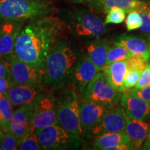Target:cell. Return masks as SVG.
<instances>
[{"label":"cell","instance_id":"obj_38","mask_svg":"<svg viewBox=\"0 0 150 150\" xmlns=\"http://www.w3.org/2000/svg\"><path fill=\"white\" fill-rule=\"evenodd\" d=\"M34 1H36L40 3H45V4H47V2L50 0H34Z\"/></svg>","mask_w":150,"mask_h":150},{"label":"cell","instance_id":"obj_10","mask_svg":"<svg viewBox=\"0 0 150 150\" xmlns=\"http://www.w3.org/2000/svg\"><path fill=\"white\" fill-rule=\"evenodd\" d=\"M7 60L12 82L24 85H40L43 81L44 70L28 64L14 55Z\"/></svg>","mask_w":150,"mask_h":150},{"label":"cell","instance_id":"obj_12","mask_svg":"<svg viewBox=\"0 0 150 150\" xmlns=\"http://www.w3.org/2000/svg\"><path fill=\"white\" fill-rule=\"evenodd\" d=\"M42 93L40 85H24L11 81L6 96L14 107L31 104Z\"/></svg>","mask_w":150,"mask_h":150},{"label":"cell","instance_id":"obj_2","mask_svg":"<svg viewBox=\"0 0 150 150\" xmlns=\"http://www.w3.org/2000/svg\"><path fill=\"white\" fill-rule=\"evenodd\" d=\"M77 61L78 56L73 49L68 45L60 43L47 58L43 82L52 88L63 86L70 78Z\"/></svg>","mask_w":150,"mask_h":150},{"label":"cell","instance_id":"obj_29","mask_svg":"<svg viewBox=\"0 0 150 150\" xmlns=\"http://www.w3.org/2000/svg\"><path fill=\"white\" fill-rule=\"evenodd\" d=\"M127 61L129 70H138L142 72L149 64V60L136 54H134L128 59H127Z\"/></svg>","mask_w":150,"mask_h":150},{"label":"cell","instance_id":"obj_20","mask_svg":"<svg viewBox=\"0 0 150 150\" xmlns=\"http://www.w3.org/2000/svg\"><path fill=\"white\" fill-rule=\"evenodd\" d=\"M109 44L106 40H95L86 47L87 56L99 71H103L106 66Z\"/></svg>","mask_w":150,"mask_h":150},{"label":"cell","instance_id":"obj_28","mask_svg":"<svg viewBox=\"0 0 150 150\" xmlns=\"http://www.w3.org/2000/svg\"><path fill=\"white\" fill-rule=\"evenodd\" d=\"M106 20H105V24H120L124 22L125 19V10L120 8H112L110 9L107 13Z\"/></svg>","mask_w":150,"mask_h":150},{"label":"cell","instance_id":"obj_15","mask_svg":"<svg viewBox=\"0 0 150 150\" xmlns=\"http://www.w3.org/2000/svg\"><path fill=\"white\" fill-rule=\"evenodd\" d=\"M23 22H6L0 27V58L8 59L13 55L16 38Z\"/></svg>","mask_w":150,"mask_h":150},{"label":"cell","instance_id":"obj_25","mask_svg":"<svg viewBox=\"0 0 150 150\" xmlns=\"http://www.w3.org/2000/svg\"><path fill=\"white\" fill-rule=\"evenodd\" d=\"M19 150H40L42 149L39 142L37 132L30 131L26 135L19 145Z\"/></svg>","mask_w":150,"mask_h":150},{"label":"cell","instance_id":"obj_32","mask_svg":"<svg viewBox=\"0 0 150 150\" xmlns=\"http://www.w3.org/2000/svg\"><path fill=\"white\" fill-rule=\"evenodd\" d=\"M150 85V63L142 72L139 81L134 88H142Z\"/></svg>","mask_w":150,"mask_h":150},{"label":"cell","instance_id":"obj_7","mask_svg":"<svg viewBox=\"0 0 150 150\" xmlns=\"http://www.w3.org/2000/svg\"><path fill=\"white\" fill-rule=\"evenodd\" d=\"M69 26L75 35L81 38H97L106 33V24L93 13L86 9L72 11L68 16Z\"/></svg>","mask_w":150,"mask_h":150},{"label":"cell","instance_id":"obj_30","mask_svg":"<svg viewBox=\"0 0 150 150\" xmlns=\"http://www.w3.org/2000/svg\"><path fill=\"white\" fill-rule=\"evenodd\" d=\"M142 25V19L138 11H133L129 13L126 19L127 31H131L140 29Z\"/></svg>","mask_w":150,"mask_h":150},{"label":"cell","instance_id":"obj_8","mask_svg":"<svg viewBox=\"0 0 150 150\" xmlns=\"http://www.w3.org/2000/svg\"><path fill=\"white\" fill-rule=\"evenodd\" d=\"M57 100L53 95L42 93L33 102L31 131L57 125Z\"/></svg>","mask_w":150,"mask_h":150},{"label":"cell","instance_id":"obj_39","mask_svg":"<svg viewBox=\"0 0 150 150\" xmlns=\"http://www.w3.org/2000/svg\"><path fill=\"white\" fill-rule=\"evenodd\" d=\"M148 45H149V54H150V37L149 38V41H148Z\"/></svg>","mask_w":150,"mask_h":150},{"label":"cell","instance_id":"obj_19","mask_svg":"<svg viewBox=\"0 0 150 150\" xmlns=\"http://www.w3.org/2000/svg\"><path fill=\"white\" fill-rule=\"evenodd\" d=\"M113 43L125 47L131 54L140 55L147 60L150 59L148 42L143 38L123 34L118 37Z\"/></svg>","mask_w":150,"mask_h":150},{"label":"cell","instance_id":"obj_4","mask_svg":"<svg viewBox=\"0 0 150 150\" xmlns=\"http://www.w3.org/2000/svg\"><path fill=\"white\" fill-rule=\"evenodd\" d=\"M79 102L78 93L68 88L57 100L58 124L72 134L82 136L80 127Z\"/></svg>","mask_w":150,"mask_h":150},{"label":"cell","instance_id":"obj_31","mask_svg":"<svg viewBox=\"0 0 150 150\" xmlns=\"http://www.w3.org/2000/svg\"><path fill=\"white\" fill-rule=\"evenodd\" d=\"M142 73V71L140 70H128L123 84L124 92L135 87V86L139 81Z\"/></svg>","mask_w":150,"mask_h":150},{"label":"cell","instance_id":"obj_17","mask_svg":"<svg viewBox=\"0 0 150 150\" xmlns=\"http://www.w3.org/2000/svg\"><path fill=\"white\" fill-rule=\"evenodd\" d=\"M125 131L130 138L134 149L141 147L150 134V120H140L129 117L126 114V127Z\"/></svg>","mask_w":150,"mask_h":150},{"label":"cell","instance_id":"obj_34","mask_svg":"<svg viewBox=\"0 0 150 150\" xmlns=\"http://www.w3.org/2000/svg\"><path fill=\"white\" fill-rule=\"evenodd\" d=\"M72 2L88 6L89 8L97 11H102V0H70Z\"/></svg>","mask_w":150,"mask_h":150},{"label":"cell","instance_id":"obj_33","mask_svg":"<svg viewBox=\"0 0 150 150\" xmlns=\"http://www.w3.org/2000/svg\"><path fill=\"white\" fill-rule=\"evenodd\" d=\"M131 93H133L137 96L140 98L145 99L147 102H150V85L146 87L142 88H132L129 89Z\"/></svg>","mask_w":150,"mask_h":150},{"label":"cell","instance_id":"obj_9","mask_svg":"<svg viewBox=\"0 0 150 150\" xmlns=\"http://www.w3.org/2000/svg\"><path fill=\"white\" fill-rule=\"evenodd\" d=\"M125 127L126 112L122 106L115 105L110 108L83 136L87 138H93L108 133L125 131Z\"/></svg>","mask_w":150,"mask_h":150},{"label":"cell","instance_id":"obj_14","mask_svg":"<svg viewBox=\"0 0 150 150\" xmlns=\"http://www.w3.org/2000/svg\"><path fill=\"white\" fill-rule=\"evenodd\" d=\"M32 111L33 103H31L19 106L13 112L9 132L18 138L20 142L31 131Z\"/></svg>","mask_w":150,"mask_h":150},{"label":"cell","instance_id":"obj_27","mask_svg":"<svg viewBox=\"0 0 150 150\" xmlns=\"http://www.w3.org/2000/svg\"><path fill=\"white\" fill-rule=\"evenodd\" d=\"M142 19V25L140 28L141 33L147 38L150 37V5L144 2L138 10Z\"/></svg>","mask_w":150,"mask_h":150},{"label":"cell","instance_id":"obj_13","mask_svg":"<svg viewBox=\"0 0 150 150\" xmlns=\"http://www.w3.org/2000/svg\"><path fill=\"white\" fill-rule=\"evenodd\" d=\"M99 72L88 56L77 61L71 74L70 79L72 85L80 95Z\"/></svg>","mask_w":150,"mask_h":150},{"label":"cell","instance_id":"obj_6","mask_svg":"<svg viewBox=\"0 0 150 150\" xmlns=\"http://www.w3.org/2000/svg\"><path fill=\"white\" fill-rule=\"evenodd\" d=\"M122 93L117 91L108 83L102 71L96 74L83 93L81 99L111 108L120 102Z\"/></svg>","mask_w":150,"mask_h":150},{"label":"cell","instance_id":"obj_23","mask_svg":"<svg viewBox=\"0 0 150 150\" xmlns=\"http://www.w3.org/2000/svg\"><path fill=\"white\" fill-rule=\"evenodd\" d=\"M143 4L140 0H102V8L104 13H107L112 8H120L129 13L138 11Z\"/></svg>","mask_w":150,"mask_h":150},{"label":"cell","instance_id":"obj_11","mask_svg":"<svg viewBox=\"0 0 150 150\" xmlns=\"http://www.w3.org/2000/svg\"><path fill=\"white\" fill-rule=\"evenodd\" d=\"M120 103L129 117L140 120H150V102L137 96L129 89L123 92Z\"/></svg>","mask_w":150,"mask_h":150},{"label":"cell","instance_id":"obj_18","mask_svg":"<svg viewBox=\"0 0 150 150\" xmlns=\"http://www.w3.org/2000/svg\"><path fill=\"white\" fill-rule=\"evenodd\" d=\"M128 70L127 60H124L107 65L103 70V73L110 86L117 91L123 93V84Z\"/></svg>","mask_w":150,"mask_h":150},{"label":"cell","instance_id":"obj_36","mask_svg":"<svg viewBox=\"0 0 150 150\" xmlns=\"http://www.w3.org/2000/svg\"><path fill=\"white\" fill-rule=\"evenodd\" d=\"M11 81L2 76H0V94L6 95L9 87L11 86Z\"/></svg>","mask_w":150,"mask_h":150},{"label":"cell","instance_id":"obj_1","mask_svg":"<svg viewBox=\"0 0 150 150\" xmlns=\"http://www.w3.org/2000/svg\"><path fill=\"white\" fill-rule=\"evenodd\" d=\"M65 22L45 16L33 20L22 28L15 45L13 55L33 67L44 70L47 58L65 35Z\"/></svg>","mask_w":150,"mask_h":150},{"label":"cell","instance_id":"obj_37","mask_svg":"<svg viewBox=\"0 0 150 150\" xmlns=\"http://www.w3.org/2000/svg\"><path fill=\"white\" fill-rule=\"evenodd\" d=\"M142 149H150V134L145 140V143H144L143 146H142Z\"/></svg>","mask_w":150,"mask_h":150},{"label":"cell","instance_id":"obj_35","mask_svg":"<svg viewBox=\"0 0 150 150\" xmlns=\"http://www.w3.org/2000/svg\"><path fill=\"white\" fill-rule=\"evenodd\" d=\"M0 76H2L11 81L10 69L8 61H5L4 59L0 58Z\"/></svg>","mask_w":150,"mask_h":150},{"label":"cell","instance_id":"obj_21","mask_svg":"<svg viewBox=\"0 0 150 150\" xmlns=\"http://www.w3.org/2000/svg\"><path fill=\"white\" fill-rule=\"evenodd\" d=\"M131 142L130 138L125 131L108 133L94 138V147L96 149L108 150L110 147Z\"/></svg>","mask_w":150,"mask_h":150},{"label":"cell","instance_id":"obj_24","mask_svg":"<svg viewBox=\"0 0 150 150\" xmlns=\"http://www.w3.org/2000/svg\"><path fill=\"white\" fill-rule=\"evenodd\" d=\"M133 55L134 54H131L125 47L113 43V45L110 46L108 48L106 65L115 61L127 60Z\"/></svg>","mask_w":150,"mask_h":150},{"label":"cell","instance_id":"obj_3","mask_svg":"<svg viewBox=\"0 0 150 150\" xmlns=\"http://www.w3.org/2000/svg\"><path fill=\"white\" fill-rule=\"evenodd\" d=\"M53 8L34 0H0V21L24 22L48 16Z\"/></svg>","mask_w":150,"mask_h":150},{"label":"cell","instance_id":"obj_26","mask_svg":"<svg viewBox=\"0 0 150 150\" xmlns=\"http://www.w3.org/2000/svg\"><path fill=\"white\" fill-rule=\"evenodd\" d=\"M20 142L10 132L2 133L0 131V150L18 149Z\"/></svg>","mask_w":150,"mask_h":150},{"label":"cell","instance_id":"obj_16","mask_svg":"<svg viewBox=\"0 0 150 150\" xmlns=\"http://www.w3.org/2000/svg\"><path fill=\"white\" fill-rule=\"evenodd\" d=\"M110 108L96 103L86 102L80 99V127L82 131V136H83L91 127L95 125Z\"/></svg>","mask_w":150,"mask_h":150},{"label":"cell","instance_id":"obj_22","mask_svg":"<svg viewBox=\"0 0 150 150\" xmlns=\"http://www.w3.org/2000/svg\"><path fill=\"white\" fill-rule=\"evenodd\" d=\"M13 106L6 95L0 94V131L8 133L13 115Z\"/></svg>","mask_w":150,"mask_h":150},{"label":"cell","instance_id":"obj_40","mask_svg":"<svg viewBox=\"0 0 150 150\" xmlns=\"http://www.w3.org/2000/svg\"><path fill=\"white\" fill-rule=\"evenodd\" d=\"M140 1H146V0H140Z\"/></svg>","mask_w":150,"mask_h":150},{"label":"cell","instance_id":"obj_5","mask_svg":"<svg viewBox=\"0 0 150 150\" xmlns=\"http://www.w3.org/2000/svg\"><path fill=\"white\" fill-rule=\"evenodd\" d=\"M42 149H74L82 145L79 135L69 132L57 125L44 127L37 131Z\"/></svg>","mask_w":150,"mask_h":150}]
</instances>
